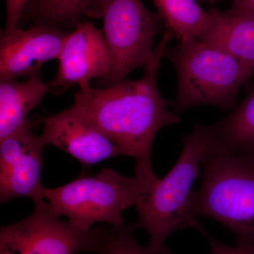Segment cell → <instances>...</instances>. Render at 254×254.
<instances>
[{
  "label": "cell",
  "mask_w": 254,
  "mask_h": 254,
  "mask_svg": "<svg viewBox=\"0 0 254 254\" xmlns=\"http://www.w3.org/2000/svg\"><path fill=\"white\" fill-rule=\"evenodd\" d=\"M58 60L56 76L48 83L52 93L57 94L93 78L103 81L113 67V55L103 31L86 21H81L68 33Z\"/></svg>",
  "instance_id": "cell-9"
},
{
  "label": "cell",
  "mask_w": 254,
  "mask_h": 254,
  "mask_svg": "<svg viewBox=\"0 0 254 254\" xmlns=\"http://www.w3.org/2000/svg\"><path fill=\"white\" fill-rule=\"evenodd\" d=\"M182 154L175 166L164 178H158L135 205L138 213L135 228L148 232L147 247L154 252L166 250L169 237L184 229H193L203 236L208 233L193 212L192 190L213 148L208 125L197 123L190 133L182 136Z\"/></svg>",
  "instance_id": "cell-2"
},
{
  "label": "cell",
  "mask_w": 254,
  "mask_h": 254,
  "mask_svg": "<svg viewBox=\"0 0 254 254\" xmlns=\"http://www.w3.org/2000/svg\"><path fill=\"white\" fill-rule=\"evenodd\" d=\"M207 1H210V2L213 3L216 1L217 0H207Z\"/></svg>",
  "instance_id": "cell-21"
},
{
  "label": "cell",
  "mask_w": 254,
  "mask_h": 254,
  "mask_svg": "<svg viewBox=\"0 0 254 254\" xmlns=\"http://www.w3.org/2000/svg\"><path fill=\"white\" fill-rule=\"evenodd\" d=\"M163 18L165 28L180 41L198 39L208 27L211 13L195 0H153Z\"/></svg>",
  "instance_id": "cell-15"
},
{
  "label": "cell",
  "mask_w": 254,
  "mask_h": 254,
  "mask_svg": "<svg viewBox=\"0 0 254 254\" xmlns=\"http://www.w3.org/2000/svg\"><path fill=\"white\" fill-rule=\"evenodd\" d=\"M208 128L213 149L254 163V88L227 116Z\"/></svg>",
  "instance_id": "cell-13"
},
{
  "label": "cell",
  "mask_w": 254,
  "mask_h": 254,
  "mask_svg": "<svg viewBox=\"0 0 254 254\" xmlns=\"http://www.w3.org/2000/svg\"><path fill=\"white\" fill-rule=\"evenodd\" d=\"M28 0H6V21L3 33H9L18 28L20 19Z\"/></svg>",
  "instance_id": "cell-18"
},
{
  "label": "cell",
  "mask_w": 254,
  "mask_h": 254,
  "mask_svg": "<svg viewBox=\"0 0 254 254\" xmlns=\"http://www.w3.org/2000/svg\"><path fill=\"white\" fill-rule=\"evenodd\" d=\"M68 33L54 26L33 25L19 27L0 38V81L31 78L41 74L50 60L59 58Z\"/></svg>",
  "instance_id": "cell-10"
},
{
  "label": "cell",
  "mask_w": 254,
  "mask_h": 254,
  "mask_svg": "<svg viewBox=\"0 0 254 254\" xmlns=\"http://www.w3.org/2000/svg\"><path fill=\"white\" fill-rule=\"evenodd\" d=\"M222 11L228 16L254 17V0H232L231 7Z\"/></svg>",
  "instance_id": "cell-20"
},
{
  "label": "cell",
  "mask_w": 254,
  "mask_h": 254,
  "mask_svg": "<svg viewBox=\"0 0 254 254\" xmlns=\"http://www.w3.org/2000/svg\"><path fill=\"white\" fill-rule=\"evenodd\" d=\"M52 93L48 83L41 74L27 81L16 80L0 83V139L14 132L29 120L28 115L36 108L45 97Z\"/></svg>",
  "instance_id": "cell-14"
},
{
  "label": "cell",
  "mask_w": 254,
  "mask_h": 254,
  "mask_svg": "<svg viewBox=\"0 0 254 254\" xmlns=\"http://www.w3.org/2000/svg\"><path fill=\"white\" fill-rule=\"evenodd\" d=\"M41 137L46 145H54L78 160L85 167L114 157L127 155L94 125L72 107L41 118Z\"/></svg>",
  "instance_id": "cell-11"
},
{
  "label": "cell",
  "mask_w": 254,
  "mask_h": 254,
  "mask_svg": "<svg viewBox=\"0 0 254 254\" xmlns=\"http://www.w3.org/2000/svg\"><path fill=\"white\" fill-rule=\"evenodd\" d=\"M104 227L83 230L50 210L45 200L31 215L0 230V254L98 253Z\"/></svg>",
  "instance_id": "cell-7"
},
{
  "label": "cell",
  "mask_w": 254,
  "mask_h": 254,
  "mask_svg": "<svg viewBox=\"0 0 254 254\" xmlns=\"http://www.w3.org/2000/svg\"><path fill=\"white\" fill-rule=\"evenodd\" d=\"M204 237L210 245V254H254V245L232 247L222 243L208 233Z\"/></svg>",
  "instance_id": "cell-19"
},
{
  "label": "cell",
  "mask_w": 254,
  "mask_h": 254,
  "mask_svg": "<svg viewBox=\"0 0 254 254\" xmlns=\"http://www.w3.org/2000/svg\"><path fill=\"white\" fill-rule=\"evenodd\" d=\"M84 14L103 19L102 31L113 58V69L103 80L105 86L123 81L151 61L155 38L165 23L142 0H91Z\"/></svg>",
  "instance_id": "cell-6"
},
{
  "label": "cell",
  "mask_w": 254,
  "mask_h": 254,
  "mask_svg": "<svg viewBox=\"0 0 254 254\" xmlns=\"http://www.w3.org/2000/svg\"><path fill=\"white\" fill-rule=\"evenodd\" d=\"M153 184L104 168L93 176L81 175L58 188H45V198L55 215L66 217L78 228L88 231L98 222L125 225L124 212L136 205Z\"/></svg>",
  "instance_id": "cell-5"
},
{
  "label": "cell",
  "mask_w": 254,
  "mask_h": 254,
  "mask_svg": "<svg viewBox=\"0 0 254 254\" xmlns=\"http://www.w3.org/2000/svg\"><path fill=\"white\" fill-rule=\"evenodd\" d=\"M208 27L198 38L226 52L254 73V17L228 16L210 10Z\"/></svg>",
  "instance_id": "cell-12"
},
{
  "label": "cell",
  "mask_w": 254,
  "mask_h": 254,
  "mask_svg": "<svg viewBox=\"0 0 254 254\" xmlns=\"http://www.w3.org/2000/svg\"><path fill=\"white\" fill-rule=\"evenodd\" d=\"M174 38L175 33L165 28L140 79L125 78L103 89L92 88L89 82L83 83L71 105L127 155L136 159L135 175L148 181L158 178L151 164L155 137L164 127L182 122L169 109V102L162 96L158 86L162 59Z\"/></svg>",
  "instance_id": "cell-1"
},
{
  "label": "cell",
  "mask_w": 254,
  "mask_h": 254,
  "mask_svg": "<svg viewBox=\"0 0 254 254\" xmlns=\"http://www.w3.org/2000/svg\"><path fill=\"white\" fill-rule=\"evenodd\" d=\"M134 223L104 227L98 254H173L171 251L154 252L142 247L135 236Z\"/></svg>",
  "instance_id": "cell-17"
},
{
  "label": "cell",
  "mask_w": 254,
  "mask_h": 254,
  "mask_svg": "<svg viewBox=\"0 0 254 254\" xmlns=\"http://www.w3.org/2000/svg\"><path fill=\"white\" fill-rule=\"evenodd\" d=\"M203 170L193 195L195 215L226 227L237 245H254V163L212 148Z\"/></svg>",
  "instance_id": "cell-4"
},
{
  "label": "cell",
  "mask_w": 254,
  "mask_h": 254,
  "mask_svg": "<svg viewBox=\"0 0 254 254\" xmlns=\"http://www.w3.org/2000/svg\"><path fill=\"white\" fill-rule=\"evenodd\" d=\"M173 64L178 88L173 113L180 117L193 107H215L231 111L239 93L253 73L226 52L198 39L168 47L165 55Z\"/></svg>",
  "instance_id": "cell-3"
},
{
  "label": "cell",
  "mask_w": 254,
  "mask_h": 254,
  "mask_svg": "<svg viewBox=\"0 0 254 254\" xmlns=\"http://www.w3.org/2000/svg\"><path fill=\"white\" fill-rule=\"evenodd\" d=\"M28 120L9 135L0 139V203L27 197L35 204L45 198L41 181L46 146L41 136L33 131Z\"/></svg>",
  "instance_id": "cell-8"
},
{
  "label": "cell",
  "mask_w": 254,
  "mask_h": 254,
  "mask_svg": "<svg viewBox=\"0 0 254 254\" xmlns=\"http://www.w3.org/2000/svg\"><path fill=\"white\" fill-rule=\"evenodd\" d=\"M91 0H28L20 22L33 21L34 25L76 28L85 16ZM19 22V23H20Z\"/></svg>",
  "instance_id": "cell-16"
}]
</instances>
